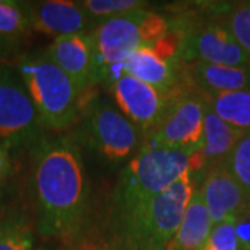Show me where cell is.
<instances>
[{"instance_id": "obj_1", "label": "cell", "mask_w": 250, "mask_h": 250, "mask_svg": "<svg viewBox=\"0 0 250 250\" xmlns=\"http://www.w3.org/2000/svg\"><path fill=\"white\" fill-rule=\"evenodd\" d=\"M36 231L43 238L70 239L86 211V181L80 150L70 138H42L32 146Z\"/></svg>"}, {"instance_id": "obj_2", "label": "cell", "mask_w": 250, "mask_h": 250, "mask_svg": "<svg viewBox=\"0 0 250 250\" xmlns=\"http://www.w3.org/2000/svg\"><path fill=\"white\" fill-rule=\"evenodd\" d=\"M203 167L202 152L187 153L143 145L123 170L114 189L111 206L114 231L156 195Z\"/></svg>"}, {"instance_id": "obj_3", "label": "cell", "mask_w": 250, "mask_h": 250, "mask_svg": "<svg viewBox=\"0 0 250 250\" xmlns=\"http://www.w3.org/2000/svg\"><path fill=\"white\" fill-rule=\"evenodd\" d=\"M168 20L149 10H136L99 22L92 31L100 80H116L126 60L142 46H156L170 34Z\"/></svg>"}, {"instance_id": "obj_4", "label": "cell", "mask_w": 250, "mask_h": 250, "mask_svg": "<svg viewBox=\"0 0 250 250\" xmlns=\"http://www.w3.org/2000/svg\"><path fill=\"white\" fill-rule=\"evenodd\" d=\"M195 190L192 174L184 175L117 228V241L125 250H164L178 231Z\"/></svg>"}, {"instance_id": "obj_5", "label": "cell", "mask_w": 250, "mask_h": 250, "mask_svg": "<svg viewBox=\"0 0 250 250\" xmlns=\"http://www.w3.org/2000/svg\"><path fill=\"white\" fill-rule=\"evenodd\" d=\"M17 71L43 129L62 131L74 123L80 111L82 92L45 53L22 56Z\"/></svg>"}, {"instance_id": "obj_6", "label": "cell", "mask_w": 250, "mask_h": 250, "mask_svg": "<svg viewBox=\"0 0 250 250\" xmlns=\"http://www.w3.org/2000/svg\"><path fill=\"white\" fill-rule=\"evenodd\" d=\"M206 110L205 95L182 89L171 102L160 123L147 132L145 146L187 153L202 152Z\"/></svg>"}, {"instance_id": "obj_7", "label": "cell", "mask_w": 250, "mask_h": 250, "mask_svg": "<svg viewBox=\"0 0 250 250\" xmlns=\"http://www.w3.org/2000/svg\"><path fill=\"white\" fill-rule=\"evenodd\" d=\"M42 125L17 70L0 68V145L7 149L34 146Z\"/></svg>"}, {"instance_id": "obj_8", "label": "cell", "mask_w": 250, "mask_h": 250, "mask_svg": "<svg viewBox=\"0 0 250 250\" xmlns=\"http://www.w3.org/2000/svg\"><path fill=\"white\" fill-rule=\"evenodd\" d=\"M181 36L178 60L185 62H205L228 67L249 68L250 57L233 39L223 22L205 21L184 24L177 29Z\"/></svg>"}, {"instance_id": "obj_9", "label": "cell", "mask_w": 250, "mask_h": 250, "mask_svg": "<svg viewBox=\"0 0 250 250\" xmlns=\"http://www.w3.org/2000/svg\"><path fill=\"white\" fill-rule=\"evenodd\" d=\"M113 96L121 113L146 134L161 121L178 92L166 93L123 72L111 82Z\"/></svg>"}, {"instance_id": "obj_10", "label": "cell", "mask_w": 250, "mask_h": 250, "mask_svg": "<svg viewBox=\"0 0 250 250\" xmlns=\"http://www.w3.org/2000/svg\"><path fill=\"white\" fill-rule=\"evenodd\" d=\"M90 145L110 161L129 157L139 142L138 128L126 117L107 103H96L86 120Z\"/></svg>"}, {"instance_id": "obj_11", "label": "cell", "mask_w": 250, "mask_h": 250, "mask_svg": "<svg viewBox=\"0 0 250 250\" xmlns=\"http://www.w3.org/2000/svg\"><path fill=\"white\" fill-rule=\"evenodd\" d=\"M168 35L156 46L146 45L135 50L125 62L124 72L161 92L172 93L182 90L177 85L179 41L171 42Z\"/></svg>"}, {"instance_id": "obj_12", "label": "cell", "mask_w": 250, "mask_h": 250, "mask_svg": "<svg viewBox=\"0 0 250 250\" xmlns=\"http://www.w3.org/2000/svg\"><path fill=\"white\" fill-rule=\"evenodd\" d=\"M45 54L71 78L81 92L100 81L92 32L54 38Z\"/></svg>"}, {"instance_id": "obj_13", "label": "cell", "mask_w": 250, "mask_h": 250, "mask_svg": "<svg viewBox=\"0 0 250 250\" xmlns=\"http://www.w3.org/2000/svg\"><path fill=\"white\" fill-rule=\"evenodd\" d=\"M22 3L31 29L46 35L54 38L75 35L98 27V22L81 6V1L45 0Z\"/></svg>"}, {"instance_id": "obj_14", "label": "cell", "mask_w": 250, "mask_h": 250, "mask_svg": "<svg viewBox=\"0 0 250 250\" xmlns=\"http://www.w3.org/2000/svg\"><path fill=\"white\" fill-rule=\"evenodd\" d=\"M213 225L236 221L250 206V195L221 163L210 167L199 188Z\"/></svg>"}, {"instance_id": "obj_15", "label": "cell", "mask_w": 250, "mask_h": 250, "mask_svg": "<svg viewBox=\"0 0 250 250\" xmlns=\"http://www.w3.org/2000/svg\"><path fill=\"white\" fill-rule=\"evenodd\" d=\"M189 85L205 96L225 92L250 89L249 68L228 67L205 62H192L187 65Z\"/></svg>"}, {"instance_id": "obj_16", "label": "cell", "mask_w": 250, "mask_h": 250, "mask_svg": "<svg viewBox=\"0 0 250 250\" xmlns=\"http://www.w3.org/2000/svg\"><path fill=\"white\" fill-rule=\"evenodd\" d=\"M211 228V217L200 190L196 189L185 210L178 231L164 250H200Z\"/></svg>"}, {"instance_id": "obj_17", "label": "cell", "mask_w": 250, "mask_h": 250, "mask_svg": "<svg viewBox=\"0 0 250 250\" xmlns=\"http://www.w3.org/2000/svg\"><path fill=\"white\" fill-rule=\"evenodd\" d=\"M246 134L248 132L227 124L207 106L205 116V145L202 149L205 166L213 167L224 163L236 143Z\"/></svg>"}, {"instance_id": "obj_18", "label": "cell", "mask_w": 250, "mask_h": 250, "mask_svg": "<svg viewBox=\"0 0 250 250\" xmlns=\"http://www.w3.org/2000/svg\"><path fill=\"white\" fill-rule=\"evenodd\" d=\"M207 106L227 124L250 132V89L206 96Z\"/></svg>"}, {"instance_id": "obj_19", "label": "cell", "mask_w": 250, "mask_h": 250, "mask_svg": "<svg viewBox=\"0 0 250 250\" xmlns=\"http://www.w3.org/2000/svg\"><path fill=\"white\" fill-rule=\"evenodd\" d=\"M0 250H34V232L25 215L0 214Z\"/></svg>"}, {"instance_id": "obj_20", "label": "cell", "mask_w": 250, "mask_h": 250, "mask_svg": "<svg viewBox=\"0 0 250 250\" xmlns=\"http://www.w3.org/2000/svg\"><path fill=\"white\" fill-rule=\"evenodd\" d=\"M31 25L22 1L0 0V34L11 42L18 41L29 34Z\"/></svg>"}, {"instance_id": "obj_21", "label": "cell", "mask_w": 250, "mask_h": 250, "mask_svg": "<svg viewBox=\"0 0 250 250\" xmlns=\"http://www.w3.org/2000/svg\"><path fill=\"white\" fill-rule=\"evenodd\" d=\"M81 6L88 11L96 22H102L108 18L124 16L136 10L147 7V1L142 0H85Z\"/></svg>"}, {"instance_id": "obj_22", "label": "cell", "mask_w": 250, "mask_h": 250, "mask_svg": "<svg viewBox=\"0 0 250 250\" xmlns=\"http://www.w3.org/2000/svg\"><path fill=\"white\" fill-rule=\"evenodd\" d=\"M223 24L250 57V1L232 6L225 14Z\"/></svg>"}, {"instance_id": "obj_23", "label": "cell", "mask_w": 250, "mask_h": 250, "mask_svg": "<svg viewBox=\"0 0 250 250\" xmlns=\"http://www.w3.org/2000/svg\"><path fill=\"white\" fill-rule=\"evenodd\" d=\"M227 168L250 195V132L245 135L224 161Z\"/></svg>"}, {"instance_id": "obj_24", "label": "cell", "mask_w": 250, "mask_h": 250, "mask_svg": "<svg viewBox=\"0 0 250 250\" xmlns=\"http://www.w3.org/2000/svg\"><path fill=\"white\" fill-rule=\"evenodd\" d=\"M200 250H239L236 221H225L213 225Z\"/></svg>"}, {"instance_id": "obj_25", "label": "cell", "mask_w": 250, "mask_h": 250, "mask_svg": "<svg viewBox=\"0 0 250 250\" xmlns=\"http://www.w3.org/2000/svg\"><path fill=\"white\" fill-rule=\"evenodd\" d=\"M11 174V159L9 149L0 145V187L7 181Z\"/></svg>"}, {"instance_id": "obj_26", "label": "cell", "mask_w": 250, "mask_h": 250, "mask_svg": "<svg viewBox=\"0 0 250 250\" xmlns=\"http://www.w3.org/2000/svg\"><path fill=\"white\" fill-rule=\"evenodd\" d=\"M14 46H16L14 42H11V41L7 39L6 36H3L0 34V57H1V59L10 56L11 52L14 50Z\"/></svg>"}, {"instance_id": "obj_27", "label": "cell", "mask_w": 250, "mask_h": 250, "mask_svg": "<svg viewBox=\"0 0 250 250\" xmlns=\"http://www.w3.org/2000/svg\"><path fill=\"white\" fill-rule=\"evenodd\" d=\"M0 197H1V188H0Z\"/></svg>"}, {"instance_id": "obj_28", "label": "cell", "mask_w": 250, "mask_h": 250, "mask_svg": "<svg viewBox=\"0 0 250 250\" xmlns=\"http://www.w3.org/2000/svg\"><path fill=\"white\" fill-rule=\"evenodd\" d=\"M1 60H3V59H1V57H0V62H1ZM0 68H1V65H0Z\"/></svg>"}, {"instance_id": "obj_29", "label": "cell", "mask_w": 250, "mask_h": 250, "mask_svg": "<svg viewBox=\"0 0 250 250\" xmlns=\"http://www.w3.org/2000/svg\"><path fill=\"white\" fill-rule=\"evenodd\" d=\"M249 74H250V67H249Z\"/></svg>"}]
</instances>
